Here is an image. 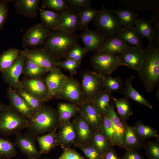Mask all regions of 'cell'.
<instances>
[{
	"label": "cell",
	"mask_w": 159,
	"mask_h": 159,
	"mask_svg": "<svg viewBox=\"0 0 159 159\" xmlns=\"http://www.w3.org/2000/svg\"><path fill=\"white\" fill-rule=\"evenodd\" d=\"M142 66L138 72L147 92H153L159 81V44L149 42Z\"/></svg>",
	"instance_id": "6da1fadb"
},
{
	"label": "cell",
	"mask_w": 159,
	"mask_h": 159,
	"mask_svg": "<svg viewBox=\"0 0 159 159\" xmlns=\"http://www.w3.org/2000/svg\"><path fill=\"white\" fill-rule=\"evenodd\" d=\"M44 44V49L56 60L66 57L78 44V36L75 32L56 30L50 32Z\"/></svg>",
	"instance_id": "7a4b0ae2"
},
{
	"label": "cell",
	"mask_w": 159,
	"mask_h": 159,
	"mask_svg": "<svg viewBox=\"0 0 159 159\" xmlns=\"http://www.w3.org/2000/svg\"><path fill=\"white\" fill-rule=\"evenodd\" d=\"M59 127L57 111L43 104L29 120L27 128L29 131L38 136L56 132Z\"/></svg>",
	"instance_id": "3957f363"
},
{
	"label": "cell",
	"mask_w": 159,
	"mask_h": 159,
	"mask_svg": "<svg viewBox=\"0 0 159 159\" xmlns=\"http://www.w3.org/2000/svg\"><path fill=\"white\" fill-rule=\"evenodd\" d=\"M29 120L11 105L3 104L0 109V133L7 136L16 134L27 128Z\"/></svg>",
	"instance_id": "277c9868"
},
{
	"label": "cell",
	"mask_w": 159,
	"mask_h": 159,
	"mask_svg": "<svg viewBox=\"0 0 159 159\" xmlns=\"http://www.w3.org/2000/svg\"><path fill=\"white\" fill-rule=\"evenodd\" d=\"M93 21L95 30L106 39L115 35L122 28L117 17L104 6L98 10Z\"/></svg>",
	"instance_id": "5b68a950"
},
{
	"label": "cell",
	"mask_w": 159,
	"mask_h": 159,
	"mask_svg": "<svg viewBox=\"0 0 159 159\" xmlns=\"http://www.w3.org/2000/svg\"><path fill=\"white\" fill-rule=\"evenodd\" d=\"M90 60L95 72L101 76H110L119 67L124 66L119 55L106 52H96Z\"/></svg>",
	"instance_id": "8992f818"
},
{
	"label": "cell",
	"mask_w": 159,
	"mask_h": 159,
	"mask_svg": "<svg viewBox=\"0 0 159 159\" xmlns=\"http://www.w3.org/2000/svg\"><path fill=\"white\" fill-rule=\"evenodd\" d=\"M81 87L84 100L91 101L104 90L101 76L92 71L85 72Z\"/></svg>",
	"instance_id": "52a82bcc"
},
{
	"label": "cell",
	"mask_w": 159,
	"mask_h": 159,
	"mask_svg": "<svg viewBox=\"0 0 159 159\" xmlns=\"http://www.w3.org/2000/svg\"><path fill=\"white\" fill-rule=\"evenodd\" d=\"M79 106L84 100L81 87L77 80L67 77L56 97Z\"/></svg>",
	"instance_id": "ba28073f"
},
{
	"label": "cell",
	"mask_w": 159,
	"mask_h": 159,
	"mask_svg": "<svg viewBox=\"0 0 159 159\" xmlns=\"http://www.w3.org/2000/svg\"><path fill=\"white\" fill-rule=\"evenodd\" d=\"M14 144L28 159H37L41 155L36 148L35 141L37 135L28 131L23 133L20 132L15 135Z\"/></svg>",
	"instance_id": "9c48e42d"
},
{
	"label": "cell",
	"mask_w": 159,
	"mask_h": 159,
	"mask_svg": "<svg viewBox=\"0 0 159 159\" xmlns=\"http://www.w3.org/2000/svg\"><path fill=\"white\" fill-rule=\"evenodd\" d=\"M26 58L34 62L49 72L57 67L56 60L44 49H25L19 52Z\"/></svg>",
	"instance_id": "30bf717a"
},
{
	"label": "cell",
	"mask_w": 159,
	"mask_h": 159,
	"mask_svg": "<svg viewBox=\"0 0 159 159\" xmlns=\"http://www.w3.org/2000/svg\"><path fill=\"white\" fill-rule=\"evenodd\" d=\"M49 29L43 24L30 28L23 38V44L26 46L34 47L44 43L50 34Z\"/></svg>",
	"instance_id": "8fae6325"
},
{
	"label": "cell",
	"mask_w": 159,
	"mask_h": 159,
	"mask_svg": "<svg viewBox=\"0 0 159 159\" xmlns=\"http://www.w3.org/2000/svg\"><path fill=\"white\" fill-rule=\"evenodd\" d=\"M145 55L143 47L130 46L119 55L124 66L138 72L143 63Z\"/></svg>",
	"instance_id": "7c38bea8"
},
{
	"label": "cell",
	"mask_w": 159,
	"mask_h": 159,
	"mask_svg": "<svg viewBox=\"0 0 159 159\" xmlns=\"http://www.w3.org/2000/svg\"><path fill=\"white\" fill-rule=\"evenodd\" d=\"M79 107L80 115L88 123L92 130L100 129L103 115L92 102L84 100Z\"/></svg>",
	"instance_id": "4fadbf2b"
},
{
	"label": "cell",
	"mask_w": 159,
	"mask_h": 159,
	"mask_svg": "<svg viewBox=\"0 0 159 159\" xmlns=\"http://www.w3.org/2000/svg\"><path fill=\"white\" fill-rule=\"evenodd\" d=\"M21 83L23 89L43 102L51 98L45 80L34 78Z\"/></svg>",
	"instance_id": "5bb4252c"
},
{
	"label": "cell",
	"mask_w": 159,
	"mask_h": 159,
	"mask_svg": "<svg viewBox=\"0 0 159 159\" xmlns=\"http://www.w3.org/2000/svg\"><path fill=\"white\" fill-rule=\"evenodd\" d=\"M26 58L20 54L11 66L3 73L5 82L11 87L16 90L22 89L21 82L19 80V77L23 71L24 61Z\"/></svg>",
	"instance_id": "9a60e30c"
},
{
	"label": "cell",
	"mask_w": 159,
	"mask_h": 159,
	"mask_svg": "<svg viewBox=\"0 0 159 159\" xmlns=\"http://www.w3.org/2000/svg\"><path fill=\"white\" fill-rule=\"evenodd\" d=\"M79 28L78 11L69 8L59 13V22L56 30L75 32L79 30Z\"/></svg>",
	"instance_id": "2e32d148"
},
{
	"label": "cell",
	"mask_w": 159,
	"mask_h": 159,
	"mask_svg": "<svg viewBox=\"0 0 159 159\" xmlns=\"http://www.w3.org/2000/svg\"><path fill=\"white\" fill-rule=\"evenodd\" d=\"M57 132L59 146L62 148L74 146L78 143L75 129L72 121L66 122L60 125Z\"/></svg>",
	"instance_id": "e0dca14e"
},
{
	"label": "cell",
	"mask_w": 159,
	"mask_h": 159,
	"mask_svg": "<svg viewBox=\"0 0 159 159\" xmlns=\"http://www.w3.org/2000/svg\"><path fill=\"white\" fill-rule=\"evenodd\" d=\"M84 43V48L87 53L96 52L101 47L106 38L96 30L87 28L84 29L80 36Z\"/></svg>",
	"instance_id": "ac0fdd59"
},
{
	"label": "cell",
	"mask_w": 159,
	"mask_h": 159,
	"mask_svg": "<svg viewBox=\"0 0 159 159\" xmlns=\"http://www.w3.org/2000/svg\"><path fill=\"white\" fill-rule=\"evenodd\" d=\"M49 72L45 81L51 98L56 97L67 77L57 67Z\"/></svg>",
	"instance_id": "d6986e66"
},
{
	"label": "cell",
	"mask_w": 159,
	"mask_h": 159,
	"mask_svg": "<svg viewBox=\"0 0 159 159\" xmlns=\"http://www.w3.org/2000/svg\"><path fill=\"white\" fill-rule=\"evenodd\" d=\"M11 105L22 115L29 120L34 112L24 99L11 88L7 91Z\"/></svg>",
	"instance_id": "ffe728a7"
},
{
	"label": "cell",
	"mask_w": 159,
	"mask_h": 159,
	"mask_svg": "<svg viewBox=\"0 0 159 159\" xmlns=\"http://www.w3.org/2000/svg\"><path fill=\"white\" fill-rule=\"evenodd\" d=\"M126 130L123 140V148L137 150L144 148L145 143L133 128L126 123Z\"/></svg>",
	"instance_id": "44dd1931"
},
{
	"label": "cell",
	"mask_w": 159,
	"mask_h": 159,
	"mask_svg": "<svg viewBox=\"0 0 159 159\" xmlns=\"http://www.w3.org/2000/svg\"><path fill=\"white\" fill-rule=\"evenodd\" d=\"M111 119L115 134V145L123 148V140L126 130V122L122 120L115 112L113 106L106 114Z\"/></svg>",
	"instance_id": "7402d4cb"
},
{
	"label": "cell",
	"mask_w": 159,
	"mask_h": 159,
	"mask_svg": "<svg viewBox=\"0 0 159 159\" xmlns=\"http://www.w3.org/2000/svg\"><path fill=\"white\" fill-rule=\"evenodd\" d=\"M72 122L75 129L77 143L85 144L90 143L92 131L88 123L80 115Z\"/></svg>",
	"instance_id": "603a6c76"
},
{
	"label": "cell",
	"mask_w": 159,
	"mask_h": 159,
	"mask_svg": "<svg viewBox=\"0 0 159 159\" xmlns=\"http://www.w3.org/2000/svg\"><path fill=\"white\" fill-rule=\"evenodd\" d=\"M129 46L116 35L106 38L96 52H106L119 55Z\"/></svg>",
	"instance_id": "cb8c5ba5"
},
{
	"label": "cell",
	"mask_w": 159,
	"mask_h": 159,
	"mask_svg": "<svg viewBox=\"0 0 159 159\" xmlns=\"http://www.w3.org/2000/svg\"><path fill=\"white\" fill-rule=\"evenodd\" d=\"M126 8L138 11L154 12L159 11V1L154 0H120L119 1Z\"/></svg>",
	"instance_id": "d4e9b609"
},
{
	"label": "cell",
	"mask_w": 159,
	"mask_h": 159,
	"mask_svg": "<svg viewBox=\"0 0 159 159\" xmlns=\"http://www.w3.org/2000/svg\"><path fill=\"white\" fill-rule=\"evenodd\" d=\"M116 35L129 46L143 47V37L135 27H122Z\"/></svg>",
	"instance_id": "484cf974"
},
{
	"label": "cell",
	"mask_w": 159,
	"mask_h": 159,
	"mask_svg": "<svg viewBox=\"0 0 159 159\" xmlns=\"http://www.w3.org/2000/svg\"><path fill=\"white\" fill-rule=\"evenodd\" d=\"M134 78V76H132L125 79V87L122 90V93L126 98L132 100L150 109H152L153 107L150 103L132 86V82Z\"/></svg>",
	"instance_id": "4316f807"
},
{
	"label": "cell",
	"mask_w": 159,
	"mask_h": 159,
	"mask_svg": "<svg viewBox=\"0 0 159 159\" xmlns=\"http://www.w3.org/2000/svg\"><path fill=\"white\" fill-rule=\"evenodd\" d=\"M36 140L39 146V151L41 155L48 153L57 146H59L57 133L55 131L37 136Z\"/></svg>",
	"instance_id": "83f0119b"
},
{
	"label": "cell",
	"mask_w": 159,
	"mask_h": 159,
	"mask_svg": "<svg viewBox=\"0 0 159 159\" xmlns=\"http://www.w3.org/2000/svg\"><path fill=\"white\" fill-rule=\"evenodd\" d=\"M109 10L118 18L122 27H127L135 25L138 20L137 14L135 11L125 7L117 10Z\"/></svg>",
	"instance_id": "f1b7e54d"
},
{
	"label": "cell",
	"mask_w": 159,
	"mask_h": 159,
	"mask_svg": "<svg viewBox=\"0 0 159 159\" xmlns=\"http://www.w3.org/2000/svg\"><path fill=\"white\" fill-rule=\"evenodd\" d=\"M79 107L71 103L60 102L57 106V113L59 126L79 113Z\"/></svg>",
	"instance_id": "f546056e"
},
{
	"label": "cell",
	"mask_w": 159,
	"mask_h": 159,
	"mask_svg": "<svg viewBox=\"0 0 159 159\" xmlns=\"http://www.w3.org/2000/svg\"><path fill=\"white\" fill-rule=\"evenodd\" d=\"M111 92L104 89L91 101L100 113L104 115L113 105L111 104Z\"/></svg>",
	"instance_id": "4dcf8cb0"
},
{
	"label": "cell",
	"mask_w": 159,
	"mask_h": 159,
	"mask_svg": "<svg viewBox=\"0 0 159 159\" xmlns=\"http://www.w3.org/2000/svg\"><path fill=\"white\" fill-rule=\"evenodd\" d=\"M152 21V20L148 21L145 19H138L135 26L143 37L148 39L149 42H153L155 40V32Z\"/></svg>",
	"instance_id": "1f68e13d"
},
{
	"label": "cell",
	"mask_w": 159,
	"mask_h": 159,
	"mask_svg": "<svg viewBox=\"0 0 159 159\" xmlns=\"http://www.w3.org/2000/svg\"><path fill=\"white\" fill-rule=\"evenodd\" d=\"M19 51L15 48L9 49L0 55V71H6L12 65L19 56Z\"/></svg>",
	"instance_id": "d6a6232c"
},
{
	"label": "cell",
	"mask_w": 159,
	"mask_h": 159,
	"mask_svg": "<svg viewBox=\"0 0 159 159\" xmlns=\"http://www.w3.org/2000/svg\"><path fill=\"white\" fill-rule=\"evenodd\" d=\"M92 131L90 143L101 153L113 147L108 138L100 129Z\"/></svg>",
	"instance_id": "836d02e7"
},
{
	"label": "cell",
	"mask_w": 159,
	"mask_h": 159,
	"mask_svg": "<svg viewBox=\"0 0 159 159\" xmlns=\"http://www.w3.org/2000/svg\"><path fill=\"white\" fill-rule=\"evenodd\" d=\"M126 98H116L112 96L117 112L121 119L126 121L132 115L130 103Z\"/></svg>",
	"instance_id": "e575fe53"
},
{
	"label": "cell",
	"mask_w": 159,
	"mask_h": 159,
	"mask_svg": "<svg viewBox=\"0 0 159 159\" xmlns=\"http://www.w3.org/2000/svg\"><path fill=\"white\" fill-rule=\"evenodd\" d=\"M43 24L49 29L56 30L59 22V13L53 11L39 9Z\"/></svg>",
	"instance_id": "d590c367"
},
{
	"label": "cell",
	"mask_w": 159,
	"mask_h": 159,
	"mask_svg": "<svg viewBox=\"0 0 159 159\" xmlns=\"http://www.w3.org/2000/svg\"><path fill=\"white\" fill-rule=\"evenodd\" d=\"M98 11V10L91 6L78 11L80 20L79 30L87 28L89 23L94 20Z\"/></svg>",
	"instance_id": "8d00e7d4"
},
{
	"label": "cell",
	"mask_w": 159,
	"mask_h": 159,
	"mask_svg": "<svg viewBox=\"0 0 159 159\" xmlns=\"http://www.w3.org/2000/svg\"><path fill=\"white\" fill-rule=\"evenodd\" d=\"M39 1L38 0H19L16 5L20 12L27 16H33L38 9Z\"/></svg>",
	"instance_id": "74e56055"
},
{
	"label": "cell",
	"mask_w": 159,
	"mask_h": 159,
	"mask_svg": "<svg viewBox=\"0 0 159 159\" xmlns=\"http://www.w3.org/2000/svg\"><path fill=\"white\" fill-rule=\"evenodd\" d=\"M101 76L104 89L111 92H118L123 90V83L120 77L107 75Z\"/></svg>",
	"instance_id": "f35d334b"
},
{
	"label": "cell",
	"mask_w": 159,
	"mask_h": 159,
	"mask_svg": "<svg viewBox=\"0 0 159 159\" xmlns=\"http://www.w3.org/2000/svg\"><path fill=\"white\" fill-rule=\"evenodd\" d=\"M15 146L9 139L0 138V158L3 159H10L17 154Z\"/></svg>",
	"instance_id": "ab89813d"
},
{
	"label": "cell",
	"mask_w": 159,
	"mask_h": 159,
	"mask_svg": "<svg viewBox=\"0 0 159 159\" xmlns=\"http://www.w3.org/2000/svg\"><path fill=\"white\" fill-rule=\"evenodd\" d=\"M132 127L139 136L144 140L152 137L159 138L157 131L140 121L135 123Z\"/></svg>",
	"instance_id": "60d3db41"
},
{
	"label": "cell",
	"mask_w": 159,
	"mask_h": 159,
	"mask_svg": "<svg viewBox=\"0 0 159 159\" xmlns=\"http://www.w3.org/2000/svg\"><path fill=\"white\" fill-rule=\"evenodd\" d=\"M25 60L23 72L28 76L31 77H39L49 72L29 59L26 58Z\"/></svg>",
	"instance_id": "b9f144b4"
},
{
	"label": "cell",
	"mask_w": 159,
	"mask_h": 159,
	"mask_svg": "<svg viewBox=\"0 0 159 159\" xmlns=\"http://www.w3.org/2000/svg\"><path fill=\"white\" fill-rule=\"evenodd\" d=\"M100 129L108 138L112 146L115 145V134L112 123L106 114L103 116Z\"/></svg>",
	"instance_id": "7bdbcfd3"
},
{
	"label": "cell",
	"mask_w": 159,
	"mask_h": 159,
	"mask_svg": "<svg viewBox=\"0 0 159 159\" xmlns=\"http://www.w3.org/2000/svg\"><path fill=\"white\" fill-rule=\"evenodd\" d=\"M80 149L87 159H101L102 153L90 143L85 144L77 143L74 145Z\"/></svg>",
	"instance_id": "ee69618b"
},
{
	"label": "cell",
	"mask_w": 159,
	"mask_h": 159,
	"mask_svg": "<svg viewBox=\"0 0 159 159\" xmlns=\"http://www.w3.org/2000/svg\"><path fill=\"white\" fill-rule=\"evenodd\" d=\"M16 92L24 99L34 112L40 109L43 104V102L23 89L16 90Z\"/></svg>",
	"instance_id": "f6af8a7d"
},
{
	"label": "cell",
	"mask_w": 159,
	"mask_h": 159,
	"mask_svg": "<svg viewBox=\"0 0 159 159\" xmlns=\"http://www.w3.org/2000/svg\"><path fill=\"white\" fill-rule=\"evenodd\" d=\"M42 8H47L54 11L62 12L69 7L65 0H44L42 4Z\"/></svg>",
	"instance_id": "bcb514c9"
},
{
	"label": "cell",
	"mask_w": 159,
	"mask_h": 159,
	"mask_svg": "<svg viewBox=\"0 0 159 159\" xmlns=\"http://www.w3.org/2000/svg\"><path fill=\"white\" fill-rule=\"evenodd\" d=\"M80 64L81 62L67 59L56 62V65L57 67L68 71L72 76L77 73V70L80 67Z\"/></svg>",
	"instance_id": "7dc6e473"
},
{
	"label": "cell",
	"mask_w": 159,
	"mask_h": 159,
	"mask_svg": "<svg viewBox=\"0 0 159 159\" xmlns=\"http://www.w3.org/2000/svg\"><path fill=\"white\" fill-rule=\"evenodd\" d=\"M144 148L148 159H159V143L158 141L147 142Z\"/></svg>",
	"instance_id": "c3c4849f"
},
{
	"label": "cell",
	"mask_w": 159,
	"mask_h": 159,
	"mask_svg": "<svg viewBox=\"0 0 159 159\" xmlns=\"http://www.w3.org/2000/svg\"><path fill=\"white\" fill-rule=\"evenodd\" d=\"M87 53L85 48L78 44L72 49L65 58L81 62L82 59Z\"/></svg>",
	"instance_id": "681fc988"
},
{
	"label": "cell",
	"mask_w": 159,
	"mask_h": 159,
	"mask_svg": "<svg viewBox=\"0 0 159 159\" xmlns=\"http://www.w3.org/2000/svg\"><path fill=\"white\" fill-rule=\"evenodd\" d=\"M69 8L77 11L90 6L91 1L89 0H67Z\"/></svg>",
	"instance_id": "f907efd6"
},
{
	"label": "cell",
	"mask_w": 159,
	"mask_h": 159,
	"mask_svg": "<svg viewBox=\"0 0 159 159\" xmlns=\"http://www.w3.org/2000/svg\"><path fill=\"white\" fill-rule=\"evenodd\" d=\"M63 148L62 153L57 159H85L80 154L74 150L69 147Z\"/></svg>",
	"instance_id": "816d5d0a"
},
{
	"label": "cell",
	"mask_w": 159,
	"mask_h": 159,
	"mask_svg": "<svg viewBox=\"0 0 159 159\" xmlns=\"http://www.w3.org/2000/svg\"><path fill=\"white\" fill-rule=\"evenodd\" d=\"M7 14L8 10L6 2L0 1V29L6 19Z\"/></svg>",
	"instance_id": "f5cc1de1"
},
{
	"label": "cell",
	"mask_w": 159,
	"mask_h": 159,
	"mask_svg": "<svg viewBox=\"0 0 159 159\" xmlns=\"http://www.w3.org/2000/svg\"><path fill=\"white\" fill-rule=\"evenodd\" d=\"M154 24V28L155 32V41L156 43L159 44V11L154 12L152 20Z\"/></svg>",
	"instance_id": "db71d44e"
},
{
	"label": "cell",
	"mask_w": 159,
	"mask_h": 159,
	"mask_svg": "<svg viewBox=\"0 0 159 159\" xmlns=\"http://www.w3.org/2000/svg\"><path fill=\"white\" fill-rule=\"evenodd\" d=\"M101 159H121L112 147L102 153Z\"/></svg>",
	"instance_id": "11a10c76"
},
{
	"label": "cell",
	"mask_w": 159,
	"mask_h": 159,
	"mask_svg": "<svg viewBox=\"0 0 159 159\" xmlns=\"http://www.w3.org/2000/svg\"><path fill=\"white\" fill-rule=\"evenodd\" d=\"M121 159H145L140 153L135 150H127Z\"/></svg>",
	"instance_id": "9f6ffc18"
},
{
	"label": "cell",
	"mask_w": 159,
	"mask_h": 159,
	"mask_svg": "<svg viewBox=\"0 0 159 159\" xmlns=\"http://www.w3.org/2000/svg\"><path fill=\"white\" fill-rule=\"evenodd\" d=\"M40 159H53V158H49L45 157V158H43Z\"/></svg>",
	"instance_id": "6f0895ef"
},
{
	"label": "cell",
	"mask_w": 159,
	"mask_h": 159,
	"mask_svg": "<svg viewBox=\"0 0 159 159\" xmlns=\"http://www.w3.org/2000/svg\"><path fill=\"white\" fill-rule=\"evenodd\" d=\"M2 105L3 104H2L1 102H0V109Z\"/></svg>",
	"instance_id": "680465c9"
},
{
	"label": "cell",
	"mask_w": 159,
	"mask_h": 159,
	"mask_svg": "<svg viewBox=\"0 0 159 159\" xmlns=\"http://www.w3.org/2000/svg\"><path fill=\"white\" fill-rule=\"evenodd\" d=\"M0 159H2V158H0Z\"/></svg>",
	"instance_id": "91938a15"
}]
</instances>
